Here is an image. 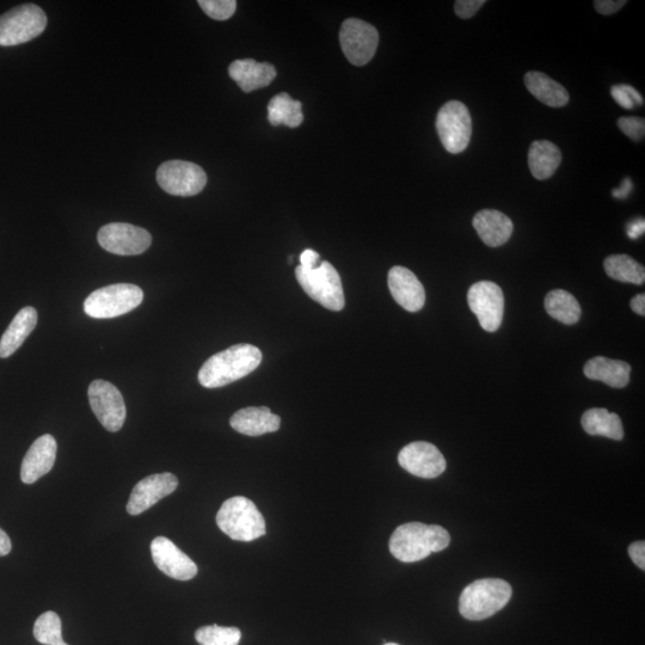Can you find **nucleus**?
<instances>
[{"instance_id": "f257e3e1", "label": "nucleus", "mask_w": 645, "mask_h": 645, "mask_svg": "<svg viewBox=\"0 0 645 645\" xmlns=\"http://www.w3.org/2000/svg\"><path fill=\"white\" fill-rule=\"evenodd\" d=\"M262 362L261 350L253 344H236L211 356L199 372V382L206 389H218L254 372Z\"/></svg>"}, {"instance_id": "f03ea898", "label": "nucleus", "mask_w": 645, "mask_h": 645, "mask_svg": "<svg viewBox=\"0 0 645 645\" xmlns=\"http://www.w3.org/2000/svg\"><path fill=\"white\" fill-rule=\"evenodd\" d=\"M450 543V533L444 527L409 522L396 528L389 546L392 556L398 561L414 563L445 550Z\"/></svg>"}, {"instance_id": "7ed1b4c3", "label": "nucleus", "mask_w": 645, "mask_h": 645, "mask_svg": "<svg viewBox=\"0 0 645 645\" xmlns=\"http://www.w3.org/2000/svg\"><path fill=\"white\" fill-rule=\"evenodd\" d=\"M217 524L226 536L237 542H253L267 533L263 515L253 501L243 496L231 497L223 503Z\"/></svg>"}, {"instance_id": "20e7f679", "label": "nucleus", "mask_w": 645, "mask_h": 645, "mask_svg": "<svg viewBox=\"0 0 645 645\" xmlns=\"http://www.w3.org/2000/svg\"><path fill=\"white\" fill-rule=\"evenodd\" d=\"M512 587L500 579L472 582L460 595L459 612L465 619L484 620L501 611L512 598Z\"/></svg>"}, {"instance_id": "39448f33", "label": "nucleus", "mask_w": 645, "mask_h": 645, "mask_svg": "<svg viewBox=\"0 0 645 645\" xmlns=\"http://www.w3.org/2000/svg\"><path fill=\"white\" fill-rule=\"evenodd\" d=\"M296 276L299 285L307 296L331 311H342L344 299L342 281L333 264L323 261L316 269L297 267Z\"/></svg>"}, {"instance_id": "423d86ee", "label": "nucleus", "mask_w": 645, "mask_h": 645, "mask_svg": "<svg viewBox=\"0 0 645 645\" xmlns=\"http://www.w3.org/2000/svg\"><path fill=\"white\" fill-rule=\"evenodd\" d=\"M143 300L139 286L115 284L92 292L84 301V311L92 318H115L137 309Z\"/></svg>"}, {"instance_id": "0eeeda50", "label": "nucleus", "mask_w": 645, "mask_h": 645, "mask_svg": "<svg viewBox=\"0 0 645 645\" xmlns=\"http://www.w3.org/2000/svg\"><path fill=\"white\" fill-rule=\"evenodd\" d=\"M47 27V16L40 6L24 4L0 16V46L22 45L40 36Z\"/></svg>"}, {"instance_id": "6e6552de", "label": "nucleus", "mask_w": 645, "mask_h": 645, "mask_svg": "<svg viewBox=\"0 0 645 645\" xmlns=\"http://www.w3.org/2000/svg\"><path fill=\"white\" fill-rule=\"evenodd\" d=\"M436 131L447 152L458 155L468 149L472 134V120L468 107L459 101H450L439 110Z\"/></svg>"}, {"instance_id": "1a4fd4ad", "label": "nucleus", "mask_w": 645, "mask_h": 645, "mask_svg": "<svg viewBox=\"0 0 645 645\" xmlns=\"http://www.w3.org/2000/svg\"><path fill=\"white\" fill-rule=\"evenodd\" d=\"M157 182L165 193L187 198L205 189L207 175L204 169L192 162L169 161L158 168Z\"/></svg>"}, {"instance_id": "9d476101", "label": "nucleus", "mask_w": 645, "mask_h": 645, "mask_svg": "<svg viewBox=\"0 0 645 645\" xmlns=\"http://www.w3.org/2000/svg\"><path fill=\"white\" fill-rule=\"evenodd\" d=\"M91 410L108 432L116 433L125 425L127 409L118 387L106 380H95L89 391Z\"/></svg>"}, {"instance_id": "9b49d317", "label": "nucleus", "mask_w": 645, "mask_h": 645, "mask_svg": "<svg viewBox=\"0 0 645 645\" xmlns=\"http://www.w3.org/2000/svg\"><path fill=\"white\" fill-rule=\"evenodd\" d=\"M97 241L110 254L137 256L144 254L151 247L152 237L143 227L112 223L104 225L98 231Z\"/></svg>"}, {"instance_id": "f8f14e48", "label": "nucleus", "mask_w": 645, "mask_h": 645, "mask_svg": "<svg viewBox=\"0 0 645 645\" xmlns=\"http://www.w3.org/2000/svg\"><path fill=\"white\" fill-rule=\"evenodd\" d=\"M340 42L349 63L364 66L370 63L377 52L378 30L370 23L349 18L342 24Z\"/></svg>"}, {"instance_id": "ddd939ff", "label": "nucleus", "mask_w": 645, "mask_h": 645, "mask_svg": "<svg viewBox=\"0 0 645 645\" xmlns=\"http://www.w3.org/2000/svg\"><path fill=\"white\" fill-rule=\"evenodd\" d=\"M468 301L485 331L494 333L500 329L505 315V296L500 286L491 281L476 282L469 290Z\"/></svg>"}, {"instance_id": "4468645a", "label": "nucleus", "mask_w": 645, "mask_h": 645, "mask_svg": "<svg viewBox=\"0 0 645 645\" xmlns=\"http://www.w3.org/2000/svg\"><path fill=\"white\" fill-rule=\"evenodd\" d=\"M398 463L416 477L432 479L446 470V459L438 447L426 441H416L405 446L398 454Z\"/></svg>"}, {"instance_id": "2eb2a0df", "label": "nucleus", "mask_w": 645, "mask_h": 645, "mask_svg": "<svg viewBox=\"0 0 645 645\" xmlns=\"http://www.w3.org/2000/svg\"><path fill=\"white\" fill-rule=\"evenodd\" d=\"M177 487V477L169 472L146 477L135 485L129 497L127 512L131 515H140L164 497L174 493Z\"/></svg>"}, {"instance_id": "dca6fc26", "label": "nucleus", "mask_w": 645, "mask_h": 645, "mask_svg": "<svg viewBox=\"0 0 645 645\" xmlns=\"http://www.w3.org/2000/svg\"><path fill=\"white\" fill-rule=\"evenodd\" d=\"M153 562L165 575L178 581H189L198 575V567L170 539L157 537L151 544Z\"/></svg>"}, {"instance_id": "f3484780", "label": "nucleus", "mask_w": 645, "mask_h": 645, "mask_svg": "<svg viewBox=\"0 0 645 645\" xmlns=\"http://www.w3.org/2000/svg\"><path fill=\"white\" fill-rule=\"evenodd\" d=\"M389 288L393 299L404 310L417 312L425 306L426 291L421 281L408 268L396 266L389 272Z\"/></svg>"}, {"instance_id": "a211bd4d", "label": "nucleus", "mask_w": 645, "mask_h": 645, "mask_svg": "<svg viewBox=\"0 0 645 645\" xmlns=\"http://www.w3.org/2000/svg\"><path fill=\"white\" fill-rule=\"evenodd\" d=\"M58 445L52 435L40 436L30 446L24 457L21 468V479L23 483L33 484L53 469L55 458H57Z\"/></svg>"}, {"instance_id": "6ab92c4d", "label": "nucleus", "mask_w": 645, "mask_h": 645, "mask_svg": "<svg viewBox=\"0 0 645 645\" xmlns=\"http://www.w3.org/2000/svg\"><path fill=\"white\" fill-rule=\"evenodd\" d=\"M473 227L485 245L491 248L501 247L512 237L514 225L506 214L495 210L478 212L472 221Z\"/></svg>"}, {"instance_id": "aec40b11", "label": "nucleus", "mask_w": 645, "mask_h": 645, "mask_svg": "<svg viewBox=\"0 0 645 645\" xmlns=\"http://www.w3.org/2000/svg\"><path fill=\"white\" fill-rule=\"evenodd\" d=\"M230 425L236 432L248 436L278 432L281 419L267 407H249L233 414Z\"/></svg>"}, {"instance_id": "412c9836", "label": "nucleus", "mask_w": 645, "mask_h": 645, "mask_svg": "<svg viewBox=\"0 0 645 645\" xmlns=\"http://www.w3.org/2000/svg\"><path fill=\"white\" fill-rule=\"evenodd\" d=\"M229 75L244 92H251L266 88L272 83L276 78V70L272 64L244 59L233 61Z\"/></svg>"}, {"instance_id": "4be33fe9", "label": "nucleus", "mask_w": 645, "mask_h": 645, "mask_svg": "<svg viewBox=\"0 0 645 645\" xmlns=\"http://www.w3.org/2000/svg\"><path fill=\"white\" fill-rule=\"evenodd\" d=\"M38 324V312L32 306L24 307L17 313L9 328L0 339V358H9L17 352Z\"/></svg>"}, {"instance_id": "5701e85b", "label": "nucleus", "mask_w": 645, "mask_h": 645, "mask_svg": "<svg viewBox=\"0 0 645 645\" xmlns=\"http://www.w3.org/2000/svg\"><path fill=\"white\" fill-rule=\"evenodd\" d=\"M583 372L588 379L605 383L614 389H623L630 383L631 366L625 361L597 356L587 362Z\"/></svg>"}, {"instance_id": "b1692460", "label": "nucleus", "mask_w": 645, "mask_h": 645, "mask_svg": "<svg viewBox=\"0 0 645 645\" xmlns=\"http://www.w3.org/2000/svg\"><path fill=\"white\" fill-rule=\"evenodd\" d=\"M525 85L528 91L545 106L561 108L569 103L570 96L567 89L543 72H528L525 76Z\"/></svg>"}, {"instance_id": "393cba45", "label": "nucleus", "mask_w": 645, "mask_h": 645, "mask_svg": "<svg viewBox=\"0 0 645 645\" xmlns=\"http://www.w3.org/2000/svg\"><path fill=\"white\" fill-rule=\"evenodd\" d=\"M562 162V152L549 140H537L528 151V165L533 177L539 181L548 180Z\"/></svg>"}, {"instance_id": "a878e982", "label": "nucleus", "mask_w": 645, "mask_h": 645, "mask_svg": "<svg viewBox=\"0 0 645 645\" xmlns=\"http://www.w3.org/2000/svg\"><path fill=\"white\" fill-rule=\"evenodd\" d=\"M582 427L589 435H600L612 440H623L624 429L622 420L617 414L607 409L593 408L582 416Z\"/></svg>"}, {"instance_id": "bb28decb", "label": "nucleus", "mask_w": 645, "mask_h": 645, "mask_svg": "<svg viewBox=\"0 0 645 645\" xmlns=\"http://www.w3.org/2000/svg\"><path fill=\"white\" fill-rule=\"evenodd\" d=\"M268 120L270 125H285L297 128L304 121L303 104L293 100L286 92L276 95L268 104Z\"/></svg>"}, {"instance_id": "cd10ccee", "label": "nucleus", "mask_w": 645, "mask_h": 645, "mask_svg": "<svg viewBox=\"0 0 645 645\" xmlns=\"http://www.w3.org/2000/svg\"><path fill=\"white\" fill-rule=\"evenodd\" d=\"M545 309L552 318L567 325L580 321L581 306L573 294L563 291H551L545 298Z\"/></svg>"}, {"instance_id": "c85d7f7f", "label": "nucleus", "mask_w": 645, "mask_h": 645, "mask_svg": "<svg viewBox=\"0 0 645 645\" xmlns=\"http://www.w3.org/2000/svg\"><path fill=\"white\" fill-rule=\"evenodd\" d=\"M604 267L606 274L613 280L626 282V284H644V267L629 255H612L607 257Z\"/></svg>"}, {"instance_id": "c756f323", "label": "nucleus", "mask_w": 645, "mask_h": 645, "mask_svg": "<svg viewBox=\"0 0 645 645\" xmlns=\"http://www.w3.org/2000/svg\"><path fill=\"white\" fill-rule=\"evenodd\" d=\"M36 641L45 645H55L63 642V626L57 613L48 611L36 620L34 625Z\"/></svg>"}, {"instance_id": "7c9ffc66", "label": "nucleus", "mask_w": 645, "mask_h": 645, "mask_svg": "<svg viewBox=\"0 0 645 645\" xmlns=\"http://www.w3.org/2000/svg\"><path fill=\"white\" fill-rule=\"evenodd\" d=\"M195 638L200 645H238L242 632L237 628L210 625L196 631Z\"/></svg>"}, {"instance_id": "2f4dec72", "label": "nucleus", "mask_w": 645, "mask_h": 645, "mask_svg": "<svg viewBox=\"0 0 645 645\" xmlns=\"http://www.w3.org/2000/svg\"><path fill=\"white\" fill-rule=\"evenodd\" d=\"M199 5L208 17L217 21L229 20L235 14V0H199Z\"/></svg>"}, {"instance_id": "473e14b6", "label": "nucleus", "mask_w": 645, "mask_h": 645, "mask_svg": "<svg viewBox=\"0 0 645 645\" xmlns=\"http://www.w3.org/2000/svg\"><path fill=\"white\" fill-rule=\"evenodd\" d=\"M611 96L620 107L631 110L635 106H643L644 100L640 92L634 86L628 84H619L612 86Z\"/></svg>"}, {"instance_id": "72a5a7b5", "label": "nucleus", "mask_w": 645, "mask_h": 645, "mask_svg": "<svg viewBox=\"0 0 645 645\" xmlns=\"http://www.w3.org/2000/svg\"><path fill=\"white\" fill-rule=\"evenodd\" d=\"M618 126L626 137L641 141L645 134V121L642 118H620Z\"/></svg>"}, {"instance_id": "f704fd0d", "label": "nucleus", "mask_w": 645, "mask_h": 645, "mask_svg": "<svg viewBox=\"0 0 645 645\" xmlns=\"http://www.w3.org/2000/svg\"><path fill=\"white\" fill-rule=\"evenodd\" d=\"M484 4V0H458V2L454 3V11H456L458 17L469 20V18L477 14Z\"/></svg>"}, {"instance_id": "c9c22d12", "label": "nucleus", "mask_w": 645, "mask_h": 645, "mask_svg": "<svg viewBox=\"0 0 645 645\" xmlns=\"http://www.w3.org/2000/svg\"><path fill=\"white\" fill-rule=\"evenodd\" d=\"M626 4H628L626 0H618V2H614V0H597V2H594L595 9L604 16L616 14Z\"/></svg>"}, {"instance_id": "e433bc0d", "label": "nucleus", "mask_w": 645, "mask_h": 645, "mask_svg": "<svg viewBox=\"0 0 645 645\" xmlns=\"http://www.w3.org/2000/svg\"><path fill=\"white\" fill-rule=\"evenodd\" d=\"M629 555L638 568L645 570V543L636 542L629 546Z\"/></svg>"}, {"instance_id": "4c0bfd02", "label": "nucleus", "mask_w": 645, "mask_h": 645, "mask_svg": "<svg viewBox=\"0 0 645 645\" xmlns=\"http://www.w3.org/2000/svg\"><path fill=\"white\" fill-rule=\"evenodd\" d=\"M319 254L316 253V251H313L311 249H307L303 251L300 255V267H303L304 269H316L318 268L319 263Z\"/></svg>"}, {"instance_id": "58836bf2", "label": "nucleus", "mask_w": 645, "mask_h": 645, "mask_svg": "<svg viewBox=\"0 0 645 645\" xmlns=\"http://www.w3.org/2000/svg\"><path fill=\"white\" fill-rule=\"evenodd\" d=\"M645 231L644 219H636L628 226V235L631 239L640 238Z\"/></svg>"}, {"instance_id": "ea45409f", "label": "nucleus", "mask_w": 645, "mask_h": 645, "mask_svg": "<svg viewBox=\"0 0 645 645\" xmlns=\"http://www.w3.org/2000/svg\"><path fill=\"white\" fill-rule=\"evenodd\" d=\"M632 192V181L630 178H625L622 187L613 190V196L617 199H626Z\"/></svg>"}, {"instance_id": "a19ab883", "label": "nucleus", "mask_w": 645, "mask_h": 645, "mask_svg": "<svg viewBox=\"0 0 645 645\" xmlns=\"http://www.w3.org/2000/svg\"><path fill=\"white\" fill-rule=\"evenodd\" d=\"M631 309L637 313V315L645 316V296L644 293L637 294V296L631 300L630 303Z\"/></svg>"}, {"instance_id": "79ce46f5", "label": "nucleus", "mask_w": 645, "mask_h": 645, "mask_svg": "<svg viewBox=\"0 0 645 645\" xmlns=\"http://www.w3.org/2000/svg\"><path fill=\"white\" fill-rule=\"evenodd\" d=\"M12 548L11 539L2 528H0V557L8 556Z\"/></svg>"}, {"instance_id": "37998d69", "label": "nucleus", "mask_w": 645, "mask_h": 645, "mask_svg": "<svg viewBox=\"0 0 645 645\" xmlns=\"http://www.w3.org/2000/svg\"><path fill=\"white\" fill-rule=\"evenodd\" d=\"M55 645H69V644H67V643H65V642L63 641V642H60V643L55 644Z\"/></svg>"}, {"instance_id": "c03bdc74", "label": "nucleus", "mask_w": 645, "mask_h": 645, "mask_svg": "<svg viewBox=\"0 0 645 645\" xmlns=\"http://www.w3.org/2000/svg\"><path fill=\"white\" fill-rule=\"evenodd\" d=\"M384 645H399L397 643H385Z\"/></svg>"}]
</instances>
